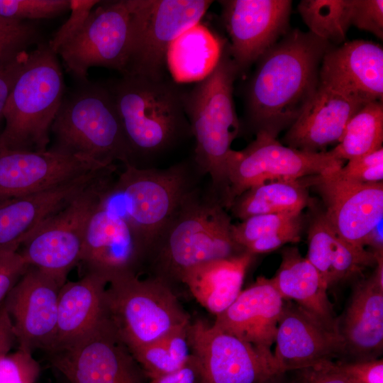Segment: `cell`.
<instances>
[{
    "instance_id": "24",
    "label": "cell",
    "mask_w": 383,
    "mask_h": 383,
    "mask_svg": "<svg viewBox=\"0 0 383 383\" xmlns=\"http://www.w3.org/2000/svg\"><path fill=\"white\" fill-rule=\"evenodd\" d=\"M367 103L320 83L307 106L289 128L287 146L318 152L338 143L350 118Z\"/></svg>"
},
{
    "instance_id": "3",
    "label": "cell",
    "mask_w": 383,
    "mask_h": 383,
    "mask_svg": "<svg viewBox=\"0 0 383 383\" xmlns=\"http://www.w3.org/2000/svg\"><path fill=\"white\" fill-rule=\"evenodd\" d=\"M239 70L226 40L213 71L185 92L184 107L195 138V164L209 175L210 189L223 204L228 190L231 146L240 130L233 101V84Z\"/></svg>"
},
{
    "instance_id": "47",
    "label": "cell",
    "mask_w": 383,
    "mask_h": 383,
    "mask_svg": "<svg viewBox=\"0 0 383 383\" xmlns=\"http://www.w3.org/2000/svg\"><path fill=\"white\" fill-rule=\"evenodd\" d=\"M199 367L194 356L179 369L167 374L149 379L148 383H197Z\"/></svg>"
},
{
    "instance_id": "48",
    "label": "cell",
    "mask_w": 383,
    "mask_h": 383,
    "mask_svg": "<svg viewBox=\"0 0 383 383\" xmlns=\"http://www.w3.org/2000/svg\"><path fill=\"white\" fill-rule=\"evenodd\" d=\"M16 341L13 327L5 304L0 306V358L9 353Z\"/></svg>"
},
{
    "instance_id": "33",
    "label": "cell",
    "mask_w": 383,
    "mask_h": 383,
    "mask_svg": "<svg viewBox=\"0 0 383 383\" xmlns=\"http://www.w3.org/2000/svg\"><path fill=\"white\" fill-rule=\"evenodd\" d=\"M189 324L148 345L130 350L148 379L173 372L189 360L192 356Z\"/></svg>"
},
{
    "instance_id": "12",
    "label": "cell",
    "mask_w": 383,
    "mask_h": 383,
    "mask_svg": "<svg viewBox=\"0 0 383 383\" xmlns=\"http://www.w3.org/2000/svg\"><path fill=\"white\" fill-rule=\"evenodd\" d=\"M132 15L128 0L105 1L93 9L82 28L57 51L78 82L87 81L93 67L123 74L131 40Z\"/></svg>"
},
{
    "instance_id": "21",
    "label": "cell",
    "mask_w": 383,
    "mask_h": 383,
    "mask_svg": "<svg viewBox=\"0 0 383 383\" xmlns=\"http://www.w3.org/2000/svg\"><path fill=\"white\" fill-rule=\"evenodd\" d=\"M319 82L364 103L382 101V47L365 40L331 46L322 59Z\"/></svg>"
},
{
    "instance_id": "8",
    "label": "cell",
    "mask_w": 383,
    "mask_h": 383,
    "mask_svg": "<svg viewBox=\"0 0 383 383\" xmlns=\"http://www.w3.org/2000/svg\"><path fill=\"white\" fill-rule=\"evenodd\" d=\"M108 318L130 350L148 345L192 321L172 286L152 276L132 274L110 282Z\"/></svg>"
},
{
    "instance_id": "49",
    "label": "cell",
    "mask_w": 383,
    "mask_h": 383,
    "mask_svg": "<svg viewBox=\"0 0 383 383\" xmlns=\"http://www.w3.org/2000/svg\"><path fill=\"white\" fill-rule=\"evenodd\" d=\"M383 219L367 235L364 246H370L374 256L383 255Z\"/></svg>"
},
{
    "instance_id": "30",
    "label": "cell",
    "mask_w": 383,
    "mask_h": 383,
    "mask_svg": "<svg viewBox=\"0 0 383 383\" xmlns=\"http://www.w3.org/2000/svg\"><path fill=\"white\" fill-rule=\"evenodd\" d=\"M226 40L199 22L170 44L166 66L177 83L199 82L216 67Z\"/></svg>"
},
{
    "instance_id": "4",
    "label": "cell",
    "mask_w": 383,
    "mask_h": 383,
    "mask_svg": "<svg viewBox=\"0 0 383 383\" xmlns=\"http://www.w3.org/2000/svg\"><path fill=\"white\" fill-rule=\"evenodd\" d=\"M50 133L54 140L50 150L105 167L116 161L133 164L132 151L106 84L78 82L65 92Z\"/></svg>"
},
{
    "instance_id": "19",
    "label": "cell",
    "mask_w": 383,
    "mask_h": 383,
    "mask_svg": "<svg viewBox=\"0 0 383 383\" xmlns=\"http://www.w3.org/2000/svg\"><path fill=\"white\" fill-rule=\"evenodd\" d=\"M273 356L281 374L323 362L345 353L343 340L296 303L284 300Z\"/></svg>"
},
{
    "instance_id": "13",
    "label": "cell",
    "mask_w": 383,
    "mask_h": 383,
    "mask_svg": "<svg viewBox=\"0 0 383 383\" xmlns=\"http://www.w3.org/2000/svg\"><path fill=\"white\" fill-rule=\"evenodd\" d=\"M189 338L197 383H267L281 375L273 357L204 320L191 321Z\"/></svg>"
},
{
    "instance_id": "25",
    "label": "cell",
    "mask_w": 383,
    "mask_h": 383,
    "mask_svg": "<svg viewBox=\"0 0 383 383\" xmlns=\"http://www.w3.org/2000/svg\"><path fill=\"white\" fill-rule=\"evenodd\" d=\"M354 289L338 329L345 353L355 360L377 359L383 347V265Z\"/></svg>"
},
{
    "instance_id": "6",
    "label": "cell",
    "mask_w": 383,
    "mask_h": 383,
    "mask_svg": "<svg viewBox=\"0 0 383 383\" xmlns=\"http://www.w3.org/2000/svg\"><path fill=\"white\" fill-rule=\"evenodd\" d=\"M62 69L48 43L29 52L4 110L0 150L43 152L65 94Z\"/></svg>"
},
{
    "instance_id": "37",
    "label": "cell",
    "mask_w": 383,
    "mask_h": 383,
    "mask_svg": "<svg viewBox=\"0 0 383 383\" xmlns=\"http://www.w3.org/2000/svg\"><path fill=\"white\" fill-rule=\"evenodd\" d=\"M70 6V0H0V16L18 21L52 18Z\"/></svg>"
},
{
    "instance_id": "26",
    "label": "cell",
    "mask_w": 383,
    "mask_h": 383,
    "mask_svg": "<svg viewBox=\"0 0 383 383\" xmlns=\"http://www.w3.org/2000/svg\"><path fill=\"white\" fill-rule=\"evenodd\" d=\"M108 282L104 277L86 272L77 281L66 282L60 288L57 319L48 354L81 339L107 317L106 291Z\"/></svg>"
},
{
    "instance_id": "11",
    "label": "cell",
    "mask_w": 383,
    "mask_h": 383,
    "mask_svg": "<svg viewBox=\"0 0 383 383\" xmlns=\"http://www.w3.org/2000/svg\"><path fill=\"white\" fill-rule=\"evenodd\" d=\"M242 150H233L228 162V190L223 201L233 200L248 189L267 182L296 180L343 166L332 150L318 152L285 146L277 138L258 132Z\"/></svg>"
},
{
    "instance_id": "9",
    "label": "cell",
    "mask_w": 383,
    "mask_h": 383,
    "mask_svg": "<svg viewBox=\"0 0 383 383\" xmlns=\"http://www.w3.org/2000/svg\"><path fill=\"white\" fill-rule=\"evenodd\" d=\"M117 169L108 172L47 218L23 243L18 252L29 266L63 285L80 262L89 220Z\"/></svg>"
},
{
    "instance_id": "38",
    "label": "cell",
    "mask_w": 383,
    "mask_h": 383,
    "mask_svg": "<svg viewBox=\"0 0 383 383\" xmlns=\"http://www.w3.org/2000/svg\"><path fill=\"white\" fill-rule=\"evenodd\" d=\"M40 371L33 353L21 349L0 358V383H34Z\"/></svg>"
},
{
    "instance_id": "22",
    "label": "cell",
    "mask_w": 383,
    "mask_h": 383,
    "mask_svg": "<svg viewBox=\"0 0 383 383\" xmlns=\"http://www.w3.org/2000/svg\"><path fill=\"white\" fill-rule=\"evenodd\" d=\"M116 165L91 171L52 188L0 201V250L18 251L47 218Z\"/></svg>"
},
{
    "instance_id": "16",
    "label": "cell",
    "mask_w": 383,
    "mask_h": 383,
    "mask_svg": "<svg viewBox=\"0 0 383 383\" xmlns=\"http://www.w3.org/2000/svg\"><path fill=\"white\" fill-rule=\"evenodd\" d=\"M341 167L311 177L323 199V215L336 234L350 245L365 249V240L383 219V183L365 184L344 177Z\"/></svg>"
},
{
    "instance_id": "20",
    "label": "cell",
    "mask_w": 383,
    "mask_h": 383,
    "mask_svg": "<svg viewBox=\"0 0 383 383\" xmlns=\"http://www.w3.org/2000/svg\"><path fill=\"white\" fill-rule=\"evenodd\" d=\"M101 168L105 167L50 149L0 150V201L45 190Z\"/></svg>"
},
{
    "instance_id": "40",
    "label": "cell",
    "mask_w": 383,
    "mask_h": 383,
    "mask_svg": "<svg viewBox=\"0 0 383 383\" xmlns=\"http://www.w3.org/2000/svg\"><path fill=\"white\" fill-rule=\"evenodd\" d=\"M100 2L96 0H70L71 13L69 18L48 43L55 53L57 54L58 50L82 28L91 10Z\"/></svg>"
},
{
    "instance_id": "27",
    "label": "cell",
    "mask_w": 383,
    "mask_h": 383,
    "mask_svg": "<svg viewBox=\"0 0 383 383\" xmlns=\"http://www.w3.org/2000/svg\"><path fill=\"white\" fill-rule=\"evenodd\" d=\"M271 280L284 300L295 301L327 327L338 332V321L327 295L328 286L296 248L282 251L280 266Z\"/></svg>"
},
{
    "instance_id": "18",
    "label": "cell",
    "mask_w": 383,
    "mask_h": 383,
    "mask_svg": "<svg viewBox=\"0 0 383 383\" xmlns=\"http://www.w3.org/2000/svg\"><path fill=\"white\" fill-rule=\"evenodd\" d=\"M57 280L29 266L4 304L11 317L18 349L47 351L55 335L58 298Z\"/></svg>"
},
{
    "instance_id": "5",
    "label": "cell",
    "mask_w": 383,
    "mask_h": 383,
    "mask_svg": "<svg viewBox=\"0 0 383 383\" xmlns=\"http://www.w3.org/2000/svg\"><path fill=\"white\" fill-rule=\"evenodd\" d=\"M106 85L133 157L162 152L192 134L185 92L165 77L122 75Z\"/></svg>"
},
{
    "instance_id": "15",
    "label": "cell",
    "mask_w": 383,
    "mask_h": 383,
    "mask_svg": "<svg viewBox=\"0 0 383 383\" xmlns=\"http://www.w3.org/2000/svg\"><path fill=\"white\" fill-rule=\"evenodd\" d=\"M219 3L230 38V53L240 73L290 30V0H223Z\"/></svg>"
},
{
    "instance_id": "23",
    "label": "cell",
    "mask_w": 383,
    "mask_h": 383,
    "mask_svg": "<svg viewBox=\"0 0 383 383\" xmlns=\"http://www.w3.org/2000/svg\"><path fill=\"white\" fill-rule=\"evenodd\" d=\"M284 304V299L271 279L259 277L240 292L226 310L216 316L213 325L274 358L271 348Z\"/></svg>"
},
{
    "instance_id": "35",
    "label": "cell",
    "mask_w": 383,
    "mask_h": 383,
    "mask_svg": "<svg viewBox=\"0 0 383 383\" xmlns=\"http://www.w3.org/2000/svg\"><path fill=\"white\" fill-rule=\"evenodd\" d=\"M301 213H268L247 218L240 223L232 225L233 239L245 251V248L253 241L301 220Z\"/></svg>"
},
{
    "instance_id": "1",
    "label": "cell",
    "mask_w": 383,
    "mask_h": 383,
    "mask_svg": "<svg viewBox=\"0 0 383 383\" xmlns=\"http://www.w3.org/2000/svg\"><path fill=\"white\" fill-rule=\"evenodd\" d=\"M333 46L309 31L290 30L257 60L245 99L247 123L275 138L289 128L319 85V70Z\"/></svg>"
},
{
    "instance_id": "43",
    "label": "cell",
    "mask_w": 383,
    "mask_h": 383,
    "mask_svg": "<svg viewBox=\"0 0 383 383\" xmlns=\"http://www.w3.org/2000/svg\"><path fill=\"white\" fill-rule=\"evenodd\" d=\"M296 383H355L343 370L340 362L326 361L301 370Z\"/></svg>"
},
{
    "instance_id": "44",
    "label": "cell",
    "mask_w": 383,
    "mask_h": 383,
    "mask_svg": "<svg viewBox=\"0 0 383 383\" xmlns=\"http://www.w3.org/2000/svg\"><path fill=\"white\" fill-rule=\"evenodd\" d=\"M301 230V219L253 241L245 248V251L255 255L274 251L286 243H296L300 239Z\"/></svg>"
},
{
    "instance_id": "42",
    "label": "cell",
    "mask_w": 383,
    "mask_h": 383,
    "mask_svg": "<svg viewBox=\"0 0 383 383\" xmlns=\"http://www.w3.org/2000/svg\"><path fill=\"white\" fill-rule=\"evenodd\" d=\"M28 267L18 250H0V306Z\"/></svg>"
},
{
    "instance_id": "10",
    "label": "cell",
    "mask_w": 383,
    "mask_h": 383,
    "mask_svg": "<svg viewBox=\"0 0 383 383\" xmlns=\"http://www.w3.org/2000/svg\"><path fill=\"white\" fill-rule=\"evenodd\" d=\"M132 15L131 40L122 75L165 77L171 42L200 22L213 2L208 0H128Z\"/></svg>"
},
{
    "instance_id": "46",
    "label": "cell",
    "mask_w": 383,
    "mask_h": 383,
    "mask_svg": "<svg viewBox=\"0 0 383 383\" xmlns=\"http://www.w3.org/2000/svg\"><path fill=\"white\" fill-rule=\"evenodd\" d=\"M340 363L343 370L355 383H383L382 359Z\"/></svg>"
},
{
    "instance_id": "28",
    "label": "cell",
    "mask_w": 383,
    "mask_h": 383,
    "mask_svg": "<svg viewBox=\"0 0 383 383\" xmlns=\"http://www.w3.org/2000/svg\"><path fill=\"white\" fill-rule=\"evenodd\" d=\"M254 255H239L198 265L181 278L196 301L216 316L226 310L242 291L248 268Z\"/></svg>"
},
{
    "instance_id": "31",
    "label": "cell",
    "mask_w": 383,
    "mask_h": 383,
    "mask_svg": "<svg viewBox=\"0 0 383 383\" xmlns=\"http://www.w3.org/2000/svg\"><path fill=\"white\" fill-rule=\"evenodd\" d=\"M301 179L271 181L254 186L235 198L229 209L241 221L261 214L301 213L309 196L308 183Z\"/></svg>"
},
{
    "instance_id": "39",
    "label": "cell",
    "mask_w": 383,
    "mask_h": 383,
    "mask_svg": "<svg viewBox=\"0 0 383 383\" xmlns=\"http://www.w3.org/2000/svg\"><path fill=\"white\" fill-rule=\"evenodd\" d=\"M345 178L365 184L382 182L383 180V148L370 154L349 160L339 169Z\"/></svg>"
},
{
    "instance_id": "17",
    "label": "cell",
    "mask_w": 383,
    "mask_h": 383,
    "mask_svg": "<svg viewBox=\"0 0 383 383\" xmlns=\"http://www.w3.org/2000/svg\"><path fill=\"white\" fill-rule=\"evenodd\" d=\"M147 259L148 252L130 225L101 198L87 223L79 263L86 272L109 283L125 276L139 275Z\"/></svg>"
},
{
    "instance_id": "41",
    "label": "cell",
    "mask_w": 383,
    "mask_h": 383,
    "mask_svg": "<svg viewBox=\"0 0 383 383\" xmlns=\"http://www.w3.org/2000/svg\"><path fill=\"white\" fill-rule=\"evenodd\" d=\"M350 23L383 38V1L350 0Z\"/></svg>"
},
{
    "instance_id": "36",
    "label": "cell",
    "mask_w": 383,
    "mask_h": 383,
    "mask_svg": "<svg viewBox=\"0 0 383 383\" xmlns=\"http://www.w3.org/2000/svg\"><path fill=\"white\" fill-rule=\"evenodd\" d=\"M40 43V32L34 23L0 16V65Z\"/></svg>"
},
{
    "instance_id": "14",
    "label": "cell",
    "mask_w": 383,
    "mask_h": 383,
    "mask_svg": "<svg viewBox=\"0 0 383 383\" xmlns=\"http://www.w3.org/2000/svg\"><path fill=\"white\" fill-rule=\"evenodd\" d=\"M48 355L70 383L148 382L108 317L81 339Z\"/></svg>"
},
{
    "instance_id": "2",
    "label": "cell",
    "mask_w": 383,
    "mask_h": 383,
    "mask_svg": "<svg viewBox=\"0 0 383 383\" xmlns=\"http://www.w3.org/2000/svg\"><path fill=\"white\" fill-rule=\"evenodd\" d=\"M226 209L209 189L196 188L183 202L151 248L147 261L155 277L172 286L201 263L245 252L233 239Z\"/></svg>"
},
{
    "instance_id": "45",
    "label": "cell",
    "mask_w": 383,
    "mask_h": 383,
    "mask_svg": "<svg viewBox=\"0 0 383 383\" xmlns=\"http://www.w3.org/2000/svg\"><path fill=\"white\" fill-rule=\"evenodd\" d=\"M29 52H24L13 60L0 65V125L4 120V110L12 89L22 72Z\"/></svg>"
},
{
    "instance_id": "34",
    "label": "cell",
    "mask_w": 383,
    "mask_h": 383,
    "mask_svg": "<svg viewBox=\"0 0 383 383\" xmlns=\"http://www.w3.org/2000/svg\"><path fill=\"white\" fill-rule=\"evenodd\" d=\"M298 11L309 32L332 45L345 40L350 23V0H302Z\"/></svg>"
},
{
    "instance_id": "7",
    "label": "cell",
    "mask_w": 383,
    "mask_h": 383,
    "mask_svg": "<svg viewBox=\"0 0 383 383\" xmlns=\"http://www.w3.org/2000/svg\"><path fill=\"white\" fill-rule=\"evenodd\" d=\"M123 165L102 201L128 222L148 257L162 231L197 186L186 163L165 169Z\"/></svg>"
},
{
    "instance_id": "32",
    "label": "cell",
    "mask_w": 383,
    "mask_h": 383,
    "mask_svg": "<svg viewBox=\"0 0 383 383\" xmlns=\"http://www.w3.org/2000/svg\"><path fill=\"white\" fill-rule=\"evenodd\" d=\"M383 103L363 105L349 120L338 144L332 149L340 160H351L382 148Z\"/></svg>"
},
{
    "instance_id": "29",
    "label": "cell",
    "mask_w": 383,
    "mask_h": 383,
    "mask_svg": "<svg viewBox=\"0 0 383 383\" xmlns=\"http://www.w3.org/2000/svg\"><path fill=\"white\" fill-rule=\"evenodd\" d=\"M308 242L306 257L328 287L351 278L367 266L376 265L372 252L356 248L340 238L323 214L310 226Z\"/></svg>"
}]
</instances>
